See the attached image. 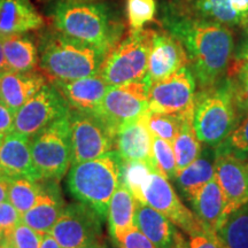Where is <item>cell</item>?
Returning <instances> with one entry per match:
<instances>
[{"instance_id":"46","label":"cell","mask_w":248,"mask_h":248,"mask_svg":"<svg viewBox=\"0 0 248 248\" xmlns=\"http://www.w3.org/2000/svg\"><path fill=\"white\" fill-rule=\"evenodd\" d=\"M8 70L4 53V36H0V73Z\"/></svg>"},{"instance_id":"16","label":"cell","mask_w":248,"mask_h":248,"mask_svg":"<svg viewBox=\"0 0 248 248\" xmlns=\"http://www.w3.org/2000/svg\"><path fill=\"white\" fill-rule=\"evenodd\" d=\"M0 175L39 181L31 155V138L12 131L0 140Z\"/></svg>"},{"instance_id":"30","label":"cell","mask_w":248,"mask_h":248,"mask_svg":"<svg viewBox=\"0 0 248 248\" xmlns=\"http://www.w3.org/2000/svg\"><path fill=\"white\" fill-rule=\"evenodd\" d=\"M39 181L29 178H11L8 181V201L21 215L32 208L43 191Z\"/></svg>"},{"instance_id":"11","label":"cell","mask_w":248,"mask_h":248,"mask_svg":"<svg viewBox=\"0 0 248 248\" xmlns=\"http://www.w3.org/2000/svg\"><path fill=\"white\" fill-rule=\"evenodd\" d=\"M102 218L91 207L79 202L64 207L49 231L61 248H84L101 243Z\"/></svg>"},{"instance_id":"40","label":"cell","mask_w":248,"mask_h":248,"mask_svg":"<svg viewBox=\"0 0 248 248\" xmlns=\"http://www.w3.org/2000/svg\"><path fill=\"white\" fill-rule=\"evenodd\" d=\"M183 248H224L216 234H209L203 230L188 235Z\"/></svg>"},{"instance_id":"15","label":"cell","mask_w":248,"mask_h":248,"mask_svg":"<svg viewBox=\"0 0 248 248\" xmlns=\"http://www.w3.org/2000/svg\"><path fill=\"white\" fill-rule=\"evenodd\" d=\"M185 66L190 63L181 40L168 31H155L146 74L151 83L167 78Z\"/></svg>"},{"instance_id":"13","label":"cell","mask_w":248,"mask_h":248,"mask_svg":"<svg viewBox=\"0 0 248 248\" xmlns=\"http://www.w3.org/2000/svg\"><path fill=\"white\" fill-rule=\"evenodd\" d=\"M141 203L163 214L177 228L190 235L202 231L199 221L176 193L168 179L153 171L141 191Z\"/></svg>"},{"instance_id":"22","label":"cell","mask_w":248,"mask_h":248,"mask_svg":"<svg viewBox=\"0 0 248 248\" xmlns=\"http://www.w3.org/2000/svg\"><path fill=\"white\" fill-rule=\"evenodd\" d=\"M44 18L30 0H0V36L40 29Z\"/></svg>"},{"instance_id":"51","label":"cell","mask_w":248,"mask_h":248,"mask_svg":"<svg viewBox=\"0 0 248 248\" xmlns=\"http://www.w3.org/2000/svg\"><path fill=\"white\" fill-rule=\"evenodd\" d=\"M0 140H1V139H0Z\"/></svg>"},{"instance_id":"4","label":"cell","mask_w":248,"mask_h":248,"mask_svg":"<svg viewBox=\"0 0 248 248\" xmlns=\"http://www.w3.org/2000/svg\"><path fill=\"white\" fill-rule=\"evenodd\" d=\"M121 166L122 159L115 151L97 159L71 164L68 188L79 202L91 207L105 219L109 201L121 183Z\"/></svg>"},{"instance_id":"45","label":"cell","mask_w":248,"mask_h":248,"mask_svg":"<svg viewBox=\"0 0 248 248\" xmlns=\"http://www.w3.org/2000/svg\"><path fill=\"white\" fill-rule=\"evenodd\" d=\"M235 63H237L238 66L245 68V69H248V43L244 46V48L241 49L240 57L237 59Z\"/></svg>"},{"instance_id":"3","label":"cell","mask_w":248,"mask_h":248,"mask_svg":"<svg viewBox=\"0 0 248 248\" xmlns=\"http://www.w3.org/2000/svg\"><path fill=\"white\" fill-rule=\"evenodd\" d=\"M38 53L39 67L49 82L95 75L107 55L101 49L70 38L57 29L40 35Z\"/></svg>"},{"instance_id":"28","label":"cell","mask_w":248,"mask_h":248,"mask_svg":"<svg viewBox=\"0 0 248 248\" xmlns=\"http://www.w3.org/2000/svg\"><path fill=\"white\" fill-rule=\"evenodd\" d=\"M217 237L224 248H248V203L226 216Z\"/></svg>"},{"instance_id":"25","label":"cell","mask_w":248,"mask_h":248,"mask_svg":"<svg viewBox=\"0 0 248 248\" xmlns=\"http://www.w3.org/2000/svg\"><path fill=\"white\" fill-rule=\"evenodd\" d=\"M136 202L137 200L129 188L120 183L109 201L107 212L109 232L115 241L135 226Z\"/></svg>"},{"instance_id":"36","label":"cell","mask_w":248,"mask_h":248,"mask_svg":"<svg viewBox=\"0 0 248 248\" xmlns=\"http://www.w3.org/2000/svg\"><path fill=\"white\" fill-rule=\"evenodd\" d=\"M44 235L20 222L0 243L7 244L12 248H39Z\"/></svg>"},{"instance_id":"41","label":"cell","mask_w":248,"mask_h":248,"mask_svg":"<svg viewBox=\"0 0 248 248\" xmlns=\"http://www.w3.org/2000/svg\"><path fill=\"white\" fill-rule=\"evenodd\" d=\"M14 119V111L6 106L4 102L0 101V139L4 138L7 133L13 131Z\"/></svg>"},{"instance_id":"33","label":"cell","mask_w":248,"mask_h":248,"mask_svg":"<svg viewBox=\"0 0 248 248\" xmlns=\"http://www.w3.org/2000/svg\"><path fill=\"white\" fill-rule=\"evenodd\" d=\"M152 150L157 171L168 181H173L177 173V164L172 145L163 139L152 136Z\"/></svg>"},{"instance_id":"21","label":"cell","mask_w":248,"mask_h":248,"mask_svg":"<svg viewBox=\"0 0 248 248\" xmlns=\"http://www.w3.org/2000/svg\"><path fill=\"white\" fill-rule=\"evenodd\" d=\"M114 150L123 161H142L155 167L152 135L141 117L126 123L116 132Z\"/></svg>"},{"instance_id":"47","label":"cell","mask_w":248,"mask_h":248,"mask_svg":"<svg viewBox=\"0 0 248 248\" xmlns=\"http://www.w3.org/2000/svg\"><path fill=\"white\" fill-rule=\"evenodd\" d=\"M240 26L243 27V29L248 32V13H246L240 17Z\"/></svg>"},{"instance_id":"14","label":"cell","mask_w":248,"mask_h":248,"mask_svg":"<svg viewBox=\"0 0 248 248\" xmlns=\"http://www.w3.org/2000/svg\"><path fill=\"white\" fill-rule=\"evenodd\" d=\"M215 177L226 201V215L248 203V160L215 152Z\"/></svg>"},{"instance_id":"49","label":"cell","mask_w":248,"mask_h":248,"mask_svg":"<svg viewBox=\"0 0 248 248\" xmlns=\"http://www.w3.org/2000/svg\"><path fill=\"white\" fill-rule=\"evenodd\" d=\"M0 248H12V247L8 246V245L5 243H0Z\"/></svg>"},{"instance_id":"43","label":"cell","mask_w":248,"mask_h":248,"mask_svg":"<svg viewBox=\"0 0 248 248\" xmlns=\"http://www.w3.org/2000/svg\"><path fill=\"white\" fill-rule=\"evenodd\" d=\"M8 181L7 177L0 175V202L8 201Z\"/></svg>"},{"instance_id":"34","label":"cell","mask_w":248,"mask_h":248,"mask_svg":"<svg viewBox=\"0 0 248 248\" xmlns=\"http://www.w3.org/2000/svg\"><path fill=\"white\" fill-rule=\"evenodd\" d=\"M243 119H240L229 137L216 147L215 152L231 153L240 157L248 156V110H244Z\"/></svg>"},{"instance_id":"8","label":"cell","mask_w":248,"mask_h":248,"mask_svg":"<svg viewBox=\"0 0 248 248\" xmlns=\"http://www.w3.org/2000/svg\"><path fill=\"white\" fill-rule=\"evenodd\" d=\"M151 84L146 76L137 82L110 86L92 113L115 137L116 132L123 125L140 119L148 110Z\"/></svg>"},{"instance_id":"20","label":"cell","mask_w":248,"mask_h":248,"mask_svg":"<svg viewBox=\"0 0 248 248\" xmlns=\"http://www.w3.org/2000/svg\"><path fill=\"white\" fill-rule=\"evenodd\" d=\"M44 73L35 69L30 71L6 70L0 77V101L14 113L36 94L46 83Z\"/></svg>"},{"instance_id":"37","label":"cell","mask_w":248,"mask_h":248,"mask_svg":"<svg viewBox=\"0 0 248 248\" xmlns=\"http://www.w3.org/2000/svg\"><path fill=\"white\" fill-rule=\"evenodd\" d=\"M228 71L238 106L241 110H248V69L234 63Z\"/></svg>"},{"instance_id":"18","label":"cell","mask_w":248,"mask_h":248,"mask_svg":"<svg viewBox=\"0 0 248 248\" xmlns=\"http://www.w3.org/2000/svg\"><path fill=\"white\" fill-rule=\"evenodd\" d=\"M51 84L60 92L70 109L92 113L100 104L110 85L100 74L73 80H53Z\"/></svg>"},{"instance_id":"5","label":"cell","mask_w":248,"mask_h":248,"mask_svg":"<svg viewBox=\"0 0 248 248\" xmlns=\"http://www.w3.org/2000/svg\"><path fill=\"white\" fill-rule=\"evenodd\" d=\"M239 110L230 77L197 93L193 126L202 144L217 147L239 122Z\"/></svg>"},{"instance_id":"27","label":"cell","mask_w":248,"mask_h":248,"mask_svg":"<svg viewBox=\"0 0 248 248\" xmlns=\"http://www.w3.org/2000/svg\"><path fill=\"white\" fill-rule=\"evenodd\" d=\"M183 2L199 18L228 27L240 23V16L232 7L231 0H183Z\"/></svg>"},{"instance_id":"50","label":"cell","mask_w":248,"mask_h":248,"mask_svg":"<svg viewBox=\"0 0 248 248\" xmlns=\"http://www.w3.org/2000/svg\"><path fill=\"white\" fill-rule=\"evenodd\" d=\"M2 73H4V71H2ZM2 73H0V77H1V75H2Z\"/></svg>"},{"instance_id":"29","label":"cell","mask_w":248,"mask_h":248,"mask_svg":"<svg viewBox=\"0 0 248 248\" xmlns=\"http://www.w3.org/2000/svg\"><path fill=\"white\" fill-rule=\"evenodd\" d=\"M177 171L186 168L199 157L202 152L201 141L198 139L193 126V117H183L181 129L172 142Z\"/></svg>"},{"instance_id":"26","label":"cell","mask_w":248,"mask_h":248,"mask_svg":"<svg viewBox=\"0 0 248 248\" xmlns=\"http://www.w3.org/2000/svg\"><path fill=\"white\" fill-rule=\"evenodd\" d=\"M4 53L8 70L30 71L39 63L35 40L24 33L4 36Z\"/></svg>"},{"instance_id":"39","label":"cell","mask_w":248,"mask_h":248,"mask_svg":"<svg viewBox=\"0 0 248 248\" xmlns=\"http://www.w3.org/2000/svg\"><path fill=\"white\" fill-rule=\"evenodd\" d=\"M115 243L119 248H157L136 225Z\"/></svg>"},{"instance_id":"1","label":"cell","mask_w":248,"mask_h":248,"mask_svg":"<svg viewBox=\"0 0 248 248\" xmlns=\"http://www.w3.org/2000/svg\"><path fill=\"white\" fill-rule=\"evenodd\" d=\"M162 22L184 46L200 90L213 88L224 79L234 48L233 35L228 26L197 17L183 0L164 6Z\"/></svg>"},{"instance_id":"24","label":"cell","mask_w":248,"mask_h":248,"mask_svg":"<svg viewBox=\"0 0 248 248\" xmlns=\"http://www.w3.org/2000/svg\"><path fill=\"white\" fill-rule=\"evenodd\" d=\"M63 208L60 195L43 187L35 206L22 215V222L38 233L45 235L52 230Z\"/></svg>"},{"instance_id":"35","label":"cell","mask_w":248,"mask_h":248,"mask_svg":"<svg viewBox=\"0 0 248 248\" xmlns=\"http://www.w3.org/2000/svg\"><path fill=\"white\" fill-rule=\"evenodd\" d=\"M156 13L155 0H126V16L131 29H142Z\"/></svg>"},{"instance_id":"9","label":"cell","mask_w":248,"mask_h":248,"mask_svg":"<svg viewBox=\"0 0 248 248\" xmlns=\"http://www.w3.org/2000/svg\"><path fill=\"white\" fill-rule=\"evenodd\" d=\"M197 80L190 66H185L151 84L148 110L179 117H193L197 99Z\"/></svg>"},{"instance_id":"32","label":"cell","mask_w":248,"mask_h":248,"mask_svg":"<svg viewBox=\"0 0 248 248\" xmlns=\"http://www.w3.org/2000/svg\"><path fill=\"white\" fill-rule=\"evenodd\" d=\"M141 119L152 136L163 139L171 145L177 137L183 121V117L151 110H147Z\"/></svg>"},{"instance_id":"2","label":"cell","mask_w":248,"mask_h":248,"mask_svg":"<svg viewBox=\"0 0 248 248\" xmlns=\"http://www.w3.org/2000/svg\"><path fill=\"white\" fill-rule=\"evenodd\" d=\"M58 31L105 53L120 42L123 24L113 17L107 5L97 0H55L48 9Z\"/></svg>"},{"instance_id":"7","label":"cell","mask_w":248,"mask_h":248,"mask_svg":"<svg viewBox=\"0 0 248 248\" xmlns=\"http://www.w3.org/2000/svg\"><path fill=\"white\" fill-rule=\"evenodd\" d=\"M31 155L39 181L58 182L71 167L69 113L31 137Z\"/></svg>"},{"instance_id":"6","label":"cell","mask_w":248,"mask_h":248,"mask_svg":"<svg viewBox=\"0 0 248 248\" xmlns=\"http://www.w3.org/2000/svg\"><path fill=\"white\" fill-rule=\"evenodd\" d=\"M154 33L153 29H130L126 37L109 49L99 71L108 85H122L146 77Z\"/></svg>"},{"instance_id":"17","label":"cell","mask_w":248,"mask_h":248,"mask_svg":"<svg viewBox=\"0 0 248 248\" xmlns=\"http://www.w3.org/2000/svg\"><path fill=\"white\" fill-rule=\"evenodd\" d=\"M135 225L157 248H183L186 239L177 226L146 203L136 202Z\"/></svg>"},{"instance_id":"48","label":"cell","mask_w":248,"mask_h":248,"mask_svg":"<svg viewBox=\"0 0 248 248\" xmlns=\"http://www.w3.org/2000/svg\"><path fill=\"white\" fill-rule=\"evenodd\" d=\"M84 248H107L105 246V244L102 243H97V244H93V245H90L88 247H84Z\"/></svg>"},{"instance_id":"31","label":"cell","mask_w":248,"mask_h":248,"mask_svg":"<svg viewBox=\"0 0 248 248\" xmlns=\"http://www.w3.org/2000/svg\"><path fill=\"white\" fill-rule=\"evenodd\" d=\"M157 171L151 163L142 161H123L121 166V183L129 188L135 199L140 202L141 191L151 173Z\"/></svg>"},{"instance_id":"10","label":"cell","mask_w":248,"mask_h":248,"mask_svg":"<svg viewBox=\"0 0 248 248\" xmlns=\"http://www.w3.org/2000/svg\"><path fill=\"white\" fill-rule=\"evenodd\" d=\"M71 164L97 159L114 150V136L93 113L69 110Z\"/></svg>"},{"instance_id":"44","label":"cell","mask_w":248,"mask_h":248,"mask_svg":"<svg viewBox=\"0 0 248 248\" xmlns=\"http://www.w3.org/2000/svg\"><path fill=\"white\" fill-rule=\"evenodd\" d=\"M39 248H61V246L51 234L47 233L43 237L42 244H40Z\"/></svg>"},{"instance_id":"23","label":"cell","mask_w":248,"mask_h":248,"mask_svg":"<svg viewBox=\"0 0 248 248\" xmlns=\"http://www.w3.org/2000/svg\"><path fill=\"white\" fill-rule=\"evenodd\" d=\"M215 151L201 152L197 160L176 173L173 181L188 201L203 185L215 178Z\"/></svg>"},{"instance_id":"38","label":"cell","mask_w":248,"mask_h":248,"mask_svg":"<svg viewBox=\"0 0 248 248\" xmlns=\"http://www.w3.org/2000/svg\"><path fill=\"white\" fill-rule=\"evenodd\" d=\"M20 222H22V215L13 204L9 201L0 202V241Z\"/></svg>"},{"instance_id":"12","label":"cell","mask_w":248,"mask_h":248,"mask_svg":"<svg viewBox=\"0 0 248 248\" xmlns=\"http://www.w3.org/2000/svg\"><path fill=\"white\" fill-rule=\"evenodd\" d=\"M70 108L53 84H46L15 113L13 131L33 137L54 121L69 113Z\"/></svg>"},{"instance_id":"19","label":"cell","mask_w":248,"mask_h":248,"mask_svg":"<svg viewBox=\"0 0 248 248\" xmlns=\"http://www.w3.org/2000/svg\"><path fill=\"white\" fill-rule=\"evenodd\" d=\"M190 202L202 230L217 235V231L228 215L224 193L216 177L203 185Z\"/></svg>"},{"instance_id":"42","label":"cell","mask_w":248,"mask_h":248,"mask_svg":"<svg viewBox=\"0 0 248 248\" xmlns=\"http://www.w3.org/2000/svg\"><path fill=\"white\" fill-rule=\"evenodd\" d=\"M231 2L232 7L240 17L248 13V0H231Z\"/></svg>"}]
</instances>
